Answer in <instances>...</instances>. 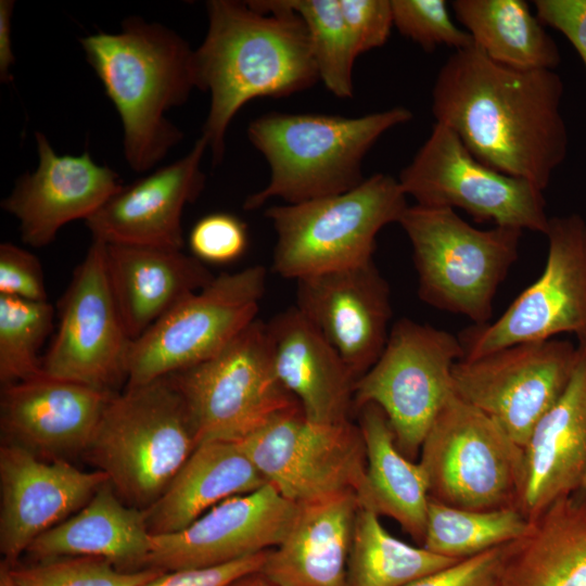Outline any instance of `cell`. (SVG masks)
<instances>
[{"label": "cell", "mask_w": 586, "mask_h": 586, "mask_svg": "<svg viewBox=\"0 0 586 586\" xmlns=\"http://www.w3.org/2000/svg\"><path fill=\"white\" fill-rule=\"evenodd\" d=\"M227 586H275L260 572L246 574L231 582Z\"/></svg>", "instance_id": "f6af8a7d"}, {"label": "cell", "mask_w": 586, "mask_h": 586, "mask_svg": "<svg viewBox=\"0 0 586 586\" xmlns=\"http://www.w3.org/2000/svg\"><path fill=\"white\" fill-rule=\"evenodd\" d=\"M59 323L42 357L53 378L117 393L127 383L132 340L114 298L105 266V244L92 241L58 306Z\"/></svg>", "instance_id": "9a60e30c"}, {"label": "cell", "mask_w": 586, "mask_h": 586, "mask_svg": "<svg viewBox=\"0 0 586 586\" xmlns=\"http://www.w3.org/2000/svg\"><path fill=\"white\" fill-rule=\"evenodd\" d=\"M408 206L398 179L386 174L341 194L271 206L265 216L277 237L272 269L298 280L369 264L378 233L399 222Z\"/></svg>", "instance_id": "8992f818"}, {"label": "cell", "mask_w": 586, "mask_h": 586, "mask_svg": "<svg viewBox=\"0 0 586 586\" xmlns=\"http://www.w3.org/2000/svg\"><path fill=\"white\" fill-rule=\"evenodd\" d=\"M267 483L301 506L360 488L367 467L358 424H319L288 408L237 442Z\"/></svg>", "instance_id": "7c38bea8"}, {"label": "cell", "mask_w": 586, "mask_h": 586, "mask_svg": "<svg viewBox=\"0 0 586 586\" xmlns=\"http://www.w3.org/2000/svg\"><path fill=\"white\" fill-rule=\"evenodd\" d=\"M304 22L319 81L340 99L354 95L353 71L358 56L339 0H283Z\"/></svg>", "instance_id": "836d02e7"}, {"label": "cell", "mask_w": 586, "mask_h": 586, "mask_svg": "<svg viewBox=\"0 0 586 586\" xmlns=\"http://www.w3.org/2000/svg\"><path fill=\"white\" fill-rule=\"evenodd\" d=\"M266 280L260 265L221 272L180 301L132 341L126 385L179 372L220 352L257 319Z\"/></svg>", "instance_id": "8fae6325"}, {"label": "cell", "mask_w": 586, "mask_h": 586, "mask_svg": "<svg viewBox=\"0 0 586 586\" xmlns=\"http://www.w3.org/2000/svg\"><path fill=\"white\" fill-rule=\"evenodd\" d=\"M208 28L194 50L196 88L209 93L202 128L213 165L227 129L256 98H286L319 81L307 28L283 0H209Z\"/></svg>", "instance_id": "7a4b0ae2"}, {"label": "cell", "mask_w": 586, "mask_h": 586, "mask_svg": "<svg viewBox=\"0 0 586 586\" xmlns=\"http://www.w3.org/2000/svg\"><path fill=\"white\" fill-rule=\"evenodd\" d=\"M276 375L305 418L319 424L349 420L356 379L335 348L294 305L266 322Z\"/></svg>", "instance_id": "cb8c5ba5"}, {"label": "cell", "mask_w": 586, "mask_h": 586, "mask_svg": "<svg viewBox=\"0 0 586 586\" xmlns=\"http://www.w3.org/2000/svg\"><path fill=\"white\" fill-rule=\"evenodd\" d=\"M464 349L454 334L409 318L397 320L372 367L354 387V408L379 406L398 449L413 459L454 394L451 372Z\"/></svg>", "instance_id": "9c48e42d"}, {"label": "cell", "mask_w": 586, "mask_h": 586, "mask_svg": "<svg viewBox=\"0 0 586 586\" xmlns=\"http://www.w3.org/2000/svg\"><path fill=\"white\" fill-rule=\"evenodd\" d=\"M358 508L354 493L301 505L259 572L275 586H346Z\"/></svg>", "instance_id": "484cf974"}, {"label": "cell", "mask_w": 586, "mask_h": 586, "mask_svg": "<svg viewBox=\"0 0 586 586\" xmlns=\"http://www.w3.org/2000/svg\"><path fill=\"white\" fill-rule=\"evenodd\" d=\"M169 375L184 399L198 445L240 442L298 405L276 375L266 322L258 318L209 359Z\"/></svg>", "instance_id": "30bf717a"}, {"label": "cell", "mask_w": 586, "mask_h": 586, "mask_svg": "<svg viewBox=\"0 0 586 586\" xmlns=\"http://www.w3.org/2000/svg\"><path fill=\"white\" fill-rule=\"evenodd\" d=\"M536 16L573 44L586 68V0H535Z\"/></svg>", "instance_id": "7bdbcfd3"}, {"label": "cell", "mask_w": 586, "mask_h": 586, "mask_svg": "<svg viewBox=\"0 0 586 586\" xmlns=\"http://www.w3.org/2000/svg\"><path fill=\"white\" fill-rule=\"evenodd\" d=\"M266 483L237 442L201 443L161 497L145 509L149 530L152 535L180 532L222 500Z\"/></svg>", "instance_id": "83f0119b"}, {"label": "cell", "mask_w": 586, "mask_h": 586, "mask_svg": "<svg viewBox=\"0 0 586 586\" xmlns=\"http://www.w3.org/2000/svg\"><path fill=\"white\" fill-rule=\"evenodd\" d=\"M38 166L15 182L1 207L18 220L22 241L43 247L66 224L92 216L123 184L111 167L89 152L59 155L42 132H36Z\"/></svg>", "instance_id": "ffe728a7"}, {"label": "cell", "mask_w": 586, "mask_h": 586, "mask_svg": "<svg viewBox=\"0 0 586 586\" xmlns=\"http://www.w3.org/2000/svg\"><path fill=\"white\" fill-rule=\"evenodd\" d=\"M207 150L201 136L183 157L123 186L85 221L92 241L182 250L181 216L204 190Z\"/></svg>", "instance_id": "7402d4cb"}, {"label": "cell", "mask_w": 586, "mask_h": 586, "mask_svg": "<svg viewBox=\"0 0 586 586\" xmlns=\"http://www.w3.org/2000/svg\"><path fill=\"white\" fill-rule=\"evenodd\" d=\"M17 586H142L165 571L124 572L100 557H61L11 566Z\"/></svg>", "instance_id": "d590c367"}, {"label": "cell", "mask_w": 586, "mask_h": 586, "mask_svg": "<svg viewBox=\"0 0 586 586\" xmlns=\"http://www.w3.org/2000/svg\"><path fill=\"white\" fill-rule=\"evenodd\" d=\"M105 266L132 341L215 278L203 262L182 250L105 244Z\"/></svg>", "instance_id": "d4e9b609"}, {"label": "cell", "mask_w": 586, "mask_h": 586, "mask_svg": "<svg viewBox=\"0 0 586 586\" xmlns=\"http://www.w3.org/2000/svg\"><path fill=\"white\" fill-rule=\"evenodd\" d=\"M502 586H586V496L558 499L510 546Z\"/></svg>", "instance_id": "f546056e"}, {"label": "cell", "mask_w": 586, "mask_h": 586, "mask_svg": "<svg viewBox=\"0 0 586 586\" xmlns=\"http://www.w3.org/2000/svg\"><path fill=\"white\" fill-rule=\"evenodd\" d=\"M114 394L46 373L4 385L0 397L2 443L44 459L84 455Z\"/></svg>", "instance_id": "44dd1931"}, {"label": "cell", "mask_w": 586, "mask_h": 586, "mask_svg": "<svg viewBox=\"0 0 586 586\" xmlns=\"http://www.w3.org/2000/svg\"><path fill=\"white\" fill-rule=\"evenodd\" d=\"M430 498L467 510L518 507L524 451L491 417L455 393L420 448Z\"/></svg>", "instance_id": "ba28073f"}, {"label": "cell", "mask_w": 586, "mask_h": 586, "mask_svg": "<svg viewBox=\"0 0 586 586\" xmlns=\"http://www.w3.org/2000/svg\"><path fill=\"white\" fill-rule=\"evenodd\" d=\"M268 551L216 566L165 571L142 586H227L241 576L259 572Z\"/></svg>", "instance_id": "b9f144b4"}, {"label": "cell", "mask_w": 586, "mask_h": 586, "mask_svg": "<svg viewBox=\"0 0 586 586\" xmlns=\"http://www.w3.org/2000/svg\"><path fill=\"white\" fill-rule=\"evenodd\" d=\"M14 3L13 0L0 1V80L4 84L12 80L10 69L14 65L11 39Z\"/></svg>", "instance_id": "ee69618b"}, {"label": "cell", "mask_w": 586, "mask_h": 586, "mask_svg": "<svg viewBox=\"0 0 586 586\" xmlns=\"http://www.w3.org/2000/svg\"><path fill=\"white\" fill-rule=\"evenodd\" d=\"M578 491L582 492L586 496V474H585V477L583 480L582 486H581V488Z\"/></svg>", "instance_id": "7dc6e473"}, {"label": "cell", "mask_w": 586, "mask_h": 586, "mask_svg": "<svg viewBox=\"0 0 586 586\" xmlns=\"http://www.w3.org/2000/svg\"><path fill=\"white\" fill-rule=\"evenodd\" d=\"M511 544L461 560L406 586H502L504 569Z\"/></svg>", "instance_id": "60d3db41"}, {"label": "cell", "mask_w": 586, "mask_h": 586, "mask_svg": "<svg viewBox=\"0 0 586 586\" xmlns=\"http://www.w3.org/2000/svg\"><path fill=\"white\" fill-rule=\"evenodd\" d=\"M393 26L425 51L438 46L455 50L473 44L468 31L451 20L445 0H391Z\"/></svg>", "instance_id": "8d00e7d4"}, {"label": "cell", "mask_w": 586, "mask_h": 586, "mask_svg": "<svg viewBox=\"0 0 586 586\" xmlns=\"http://www.w3.org/2000/svg\"><path fill=\"white\" fill-rule=\"evenodd\" d=\"M11 564L1 561L0 564V586H17L11 572Z\"/></svg>", "instance_id": "bcb514c9"}, {"label": "cell", "mask_w": 586, "mask_h": 586, "mask_svg": "<svg viewBox=\"0 0 586 586\" xmlns=\"http://www.w3.org/2000/svg\"><path fill=\"white\" fill-rule=\"evenodd\" d=\"M585 219H586V217H585Z\"/></svg>", "instance_id": "c3c4849f"}, {"label": "cell", "mask_w": 586, "mask_h": 586, "mask_svg": "<svg viewBox=\"0 0 586 586\" xmlns=\"http://www.w3.org/2000/svg\"><path fill=\"white\" fill-rule=\"evenodd\" d=\"M357 411L367 457L365 479L356 493L358 505L379 517L393 519L423 544L430 500L426 473L419 462L398 449L392 426L379 406L367 404Z\"/></svg>", "instance_id": "f1b7e54d"}, {"label": "cell", "mask_w": 586, "mask_h": 586, "mask_svg": "<svg viewBox=\"0 0 586 586\" xmlns=\"http://www.w3.org/2000/svg\"><path fill=\"white\" fill-rule=\"evenodd\" d=\"M109 482L65 459H44L25 448L0 447V551L11 565L41 534L79 511Z\"/></svg>", "instance_id": "ac0fdd59"}, {"label": "cell", "mask_w": 586, "mask_h": 586, "mask_svg": "<svg viewBox=\"0 0 586 586\" xmlns=\"http://www.w3.org/2000/svg\"><path fill=\"white\" fill-rule=\"evenodd\" d=\"M531 521L518 507L467 510L429 500L423 547L464 560L514 543L526 535Z\"/></svg>", "instance_id": "d6a6232c"}, {"label": "cell", "mask_w": 586, "mask_h": 586, "mask_svg": "<svg viewBox=\"0 0 586 586\" xmlns=\"http://www.w3.org/2000/svg\"><path fill=\"white\" fill-rule=\"evenodd\" d=\"M0 295L48 301L40 260L30 251L10 242L0 244Z\"/></svg>", "instance_id": "ab89813d"}, {"label": "cell", "mask_w": 586, "mask_h": 586, "mask_svg": "<svg viewBox=\"0 0 586 586\" xmlns=\"http://www.w3.org/2000/svg\"><path fill=\"white\" fill-rule=\"evenodd\" d=\"M297 309L340 354L356 381L380 357L392 318L391 290L374 263L296 280Z\"/></svg>", "instance_id": "d6986e66"}, {"label": "cell", "mask_w": 586, "mask_h": 586, "mask_svg": "<svg viewBox=\"0 0 586 586\" xmlns=\"http://www.w3.org/2000/svg\"><path fill=\"white\" fill-rule=\"evenodd\" d=\"M545 235L548 254L543 272L493 323L464 331L459 337L462 359L561 333L586 343V219L578 214L551 217Z\"/></svg>", "instance_id": "5bb4252c"}, {"label": "cell", "mask_w": 586, "mask_h": 586, "mask_svg": "<svg viewBox=\"0 0 586 586\" xmlns=\"http://www.w3.org/2000/svg\"><path fill=\"white\" fill-rule=\"evenodd\" d=\"M523 451L518 508L533 521L558 499L577 492L586 474V343L577 344L565 390L537 421Z\"/></svg>", "instance_id": "603a6c76"}, {"label": "cell", "mask_w": 586, "mask_h": 586, "mask_svg": "<svg viewBox=\"0 0 586 586\" xmlns=\"http://www.w3.org/2000/svg\"><path fill=\"white\" fill-rule=\"evenodd\" d=\"M357 54L385 44L393 27L391 0H339Z\"/></svg>", "instance_id": "f35d334b"}, {"label": "cell", "mask_w": 586, "mask_h": 586, "mask_svg": "<svg viewBox=\"0 0 586 586\" xmlns=\"http://www.w3.org/2000/svg\"><path fill=\"white\" fill-rule=\"evenodd\" d=\"M397 179L418 205L460 208L477 221L543 234L549 226L542 189L483 164L440 123Z\"/></svg>", "instance_id": "4fadbf2b"}, {"label": "cell", "mask_w": 586, "mask_h": 586, "mask_svg": "<svg viewBox=\"0 0 586 586\" xmlns=\"http://www.w3.org/2000/svg\"><path fill=\"white\" fill-rule=\"evenodd\" d=\"M404 106L348 117L271 112L253 119L247 138L270 168L268 183L249 195L244 209L262 207L271 199L284 204L336 195L366 178L362 162L390 129L409 122Z\"/></svg>", "instance_id": "277c9868"}, {"label": "cell", "mask_w": 586, "mask_h": 586, "mask_svg": "<svg viewBox=\"0 0 586 586\" xmlns=\"http://www.w3.org/2000/svg\"><path fill=\"white\" fill-rule=\"evenodd\" d=\"M79 41L120 117L126 162L136 173L153 168L183 138L166 112L196 88L194 50L175 30L139 16L126 18L117 33Z\"/></svg>", "instance_id": "3957f363"}, {"label": "cell", "mask_w": 586, "mask_h": 586, "mask_svg": "<svg viewBox=\"0 0 586 586\" xmlns=\"http://www.w3.org/2000/svg\"><path fill=\"white\" fill-rule=\"evenodd\" d=\"M409 239L420 298L440 310L488 323L499 284L519 257L522 230H481L455 209L408 206L398 222Z\"/></svg>", "instance_id": "52a82bcc"}, {"label": "cell", "mask_w": 586, "mask_h": 586, "mask_svg": "<svg viewBox=\"0 0 586 586\" xmlns=\"http://www.w3.org/2000/svg\"><path fill=\"white\" fill-rule=\"evenodd\" d=\"M563 91L553 69L509 68L472 44L441 67L432 113L480 162L544 191L568 154Z\"/></svg>", "instance_id": "6da1fadb"}, {"label": "cell", "mask_w": 586, "mask_h": 586, "mask_svg": "<svg viewBox=\"0 0 586 586\" xmlns=\"http://www.w3.org/2000/svg\"><path fill=\"white\" fill-rule=\"evenodd\" d=\"M576 358L577 345L551 339L460 359L451 372L454 393L524 448L537 421L565 390Z\"/></svg>", "instance_id": "2e32d148"}, {"label": "cell", "mask_w": 586, "mask_h": 586, "mask_svg": "<svg viewBox=\"0 0 586 586\" xmlns=\"http://www.w3.org/2000/svg\"><path fill=\"white\" fill-rule=\"evenodd\" d=\"M152 542L146 511L125 504L107 482L79 511L38 536L26 553L33 561L100 557L136 572L148 569Z\"/></svg>", "instance_id": "4316f807"}, {"label": "cell", "mask_w": 586, "mask_h": 586, "mask_svg": "<svg viewBox=\"0 0 586 586\" xmlns=\"http://www.w3.org/2000/svg\"><path fill=\"white\" fill-rule=\"evenodd\" d=\"M196 446L184 399L166 375L115 393L84 456L125 504L145 510Z\"/></svg>", "instance_id": "5b68a950"}, {"label": "cell", "mask_w": 586, "mask_h": 586, "mask_svg": "<svg viewBox=\"0 0 586 586\" xmlns=\"http://www.w3.org/2000/svg\"><path fill=\"white\" fill-rule=\"evenodd\" d=\"M245 224L229 213H212L191 229L189 246L192 255L208 264H228L240 258L247 247Z\"/></svg>", "instance_id": "74e56055"}, {"label": "cell", "mask_w": 586, "mask_h": 586, "mask_svg": "<svg viewBox=\"0 0 586 586\" xmlns=\"http://www.w3.org/2000/svg\"><path fill=\"white\" fill-rule=\"evenodd\" d=\"M300 506L271 484L232 496L211 508L184 530L153 535L148 568L164 571L209 568L277 547Z\"/></svg>", "instance_id": "e0dca14e"}, {"label": "cell", "mask_w": 586, "mask_h": 586, "mask_svg": "<svg viewBox=\"0 0 586 586\" xmlns=\"http://www.w3.org/2000/svg\"><path fill=\"white\" fill-rule=\"evenodd\" d=\"M459 561L397 539L384 528L377 513L359 507L346 586H406Z\"/></svg>", "instance_id": "1f68e13d"}, {"label": "cell", "mask_w": 586, "mask_h": 586, "mask_svg": "<svg viewBox=\"0 0 586 586\" xmlns=\"http://www.w3.org/2000/svg\"><path fill=\"white\" fill-rule=\"evenodd\" d=\"M49 301L0 295V382L10 385L42 375L39 351L53 328Z\"/></svg>", "instance_id": "e575fe53"}, {"label": "cell", "mask_w": 586, "mask_h": 586, "mask_svg": "<svg viewBox=\"0 0 586 586\" xmlns=\"http://www.w3.org/2000/svg\"><path fill=\"white\" fill-rule=\"evenodd\" d=\"M455 16L492 61L519 71L555 69L560 52L524 0H455Z\"/></svg>", "instance_id": "4dcf8cb0"}]
</instances>
